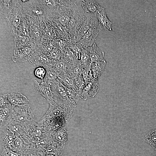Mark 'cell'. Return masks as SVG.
I'll list each match as a JSON object with an SVG mask.
<instances>
[{
  "mask_svg": "<svg viewBox=\"0 0 156 156\" xmlns=\"http://www.w3.org/2000/svg\"><path fill=\"white\" fill-rule=\"evenodd\" d=\"M54 98L46 113L38 124L43 132L51 133L66 124L72 117L75 107L61 100Z\"/></svg>",
  "mask_w": 156,
  "mask_h": 156,
  "instance_id": "cell-1",
  "label": "cell"
},
{
  "mask_svg": "<svg viewBox=\"0 0 156 156\" xmlns=\"http://www.w3.org/2000/svg\"><path fill=\"white\" fill-rule=\"evenodd\" d=\"M22 11L30 19H34L38 23L48 18L47 12L38 0H28L23 3Z\"/></svg>",
  "mask_w": 156,
  "mask_h": 156,
  "instance_id": "cell-2",
  "label": "cell"
},
{
  "mask_svg": "<svg viewBox=\"0 0 156 156\" xmlns=\"http://www.w3.org/2000/svg\"><path fill=\"white\" fill-rule=\"evenodd\" d=\"M23 3L22 0H16L14 9L6 18L10 34L14 36L18 35L23 23V14L22 6Z\"/></svg>",
  "mask_w": 156,
  "mask_h": 156,
  "instance_id": "cell-3",
  "label": "cell"
},
{
  "mask_svg": "<svg viewBox=\"0 0 156 156\" xmlns=\"http://www.w3.org/2000/svg\"><path fill=\"white\" fill-rule=\"evenodd\" d=\"M23 137L31 144L34 143L43 136V132L40 126L33 120L23 123Z\"/></svg>",
  "mask_w": 156,
  "mask_h": 156,
  "instance_id": "cell-4",
  "label": "cell"
},
{
  "mask_svg": "<svg viewBox=\"0 0 156 156\" xmlns=\"http://www.w3.org/2000/svg\"><path fill=\"white\" fill-rule=\"evenodd\" d=\"M96 16L92 17L89 29L78 43L83 47L92 45L99 33L103 29Z\"/></svg>",
  "mask_w": 156,
  "mask_h": 156,
  "instance_id": "cell-5",
  "label": "cell"
},
{
  "mask_svg": "<svg viewBox=\"0 0 156 156\" xmlns=\"http://www.w3.org/2000/svg\"><path fill=\"white\" fill-rule=\"evenodd\" d=\"M86 18V15L81 4L73 9V14L67 26L72 39L75 35L79 27Z\"/></svg>",
  "mask_w": 156,
  "mask_h": 156,
  "instance_id": "cell-6",
  "label": "cell"
},
{
  "mask_svg": "<svg viewBox=\"0 0 156 156\" xmlns=\"http://www.w3.org/2000/svg\"><path fill=\"white\" fill-rule=\"evenodd\" d=\"M28 60L31 64L37 67L47 65L53 66L56 62L44 53L38 47L33 51Z\"/></svg>",
  "mask_w": 156,
  "mask_h": 156,
  "instance_id": "cell-7",
  "label": "cell"
},
{
  "mask_svg": "<svg viewBox=\"0 0 156 156\" xmlns=\"http://www.w3.org/2000/svg\"><path fill=\"white\" fill-rule=\"evenodd\" d=\"M13 121L23 123L28 121L33 120L34 115L29 104L15 107L12 113Z\"/></svg>",
  "mask_w": 156,
  "mask_h": 156,
  "instance_id": "cell-8",
  "label": "cell"
},
{
  "mask_svg": "<svg viewBox=\"0 0 156 156\" xmlns=\"http://www.w3.org/2000/svg\"><path fill=\"white\" fill-rule=\"evenodd\" d=\"M73 8L60 7L49 15L48 18L50 17L57 24L67 26L73 14Z\"/></svg>",
  "mask_w": 156,
  "mask_h": 156,
  "instance_id": "cell-9",
  "label": "cell"
},
{
  "mask_svg": "<svg viewBox=\"0 0 156 156\" xmlns=\"http://www.w3.org/2000/svg\"><path fill=\"white\" fill-rule=\"evenodd\" d=\"M36 47V44L33 42L30 45L14 47L12 60L15 62H24L28 60L32 51Z\"/></svg>",
  "mask_w": 156,
  "mask_h": 156,
  "instance_id": "cell-10",
  "label": "cell"
},
{
  "mask_svg": "<svg viewBox=\"0 0 156 156\" xmlns=\"http://www.w3.org/2000/svg\"><path fill=\"white\" fill-rule=\"evenodd\" d=\"M13 107L10 103L0 105V130L5 129L8 125L13 121L12 113Z\"/></svg>",
  "mask_w": 156,
  "mask_h": 156,
  "instance_id": "cell-11",
  "label": "cell"
},
{
  "mask_svg": "<svg viewBox=\"0 0 156 156\" xmlns=\"http://www.w3.org/2000/svg\"><path fill=\"white\" fill-rule=\"evenodd\" d=\"M36 90L45 99L49 104L54 101L53 94L51 84L45 82H38L37 80L34 81Z\"/></svg>",
  "mask_w": 156,
  "mask_h": 156,
  "instance_id": "cell-12",
  "label": "cell"
},
{
  "mask_svg": "<svg viewBox=\"0 0 156 156\" xmlns=\"http://www.w3.org/2000/svg\"><path fill=\"white\" fill-rule=\"evenodd\" d=\"M53 142L50 133H44L43 136L40 139L31 144L30 150L39 153L46 150Z\"/></svg>",
  "mask_w": 156,
  "mask_h": 156,
  "instance_id": "cell-13",
  "label": "cell"
},
{
  "mask_svg": "<svg viewBox=\"0 0 156 156\" xmlns=\"http://www.w3.org/2000/svg\"><path fill=\"white\" fill-rule=\"evenodd\" d=\"M81 6L86 15L96 16L104 9L94 0H81Z\"/></svg>",
  "mask_w": 156,
  "mask_h": 156,
  "instance_id": "cell-14",
  "label": "cell"
},
{
  "mask_svg": "<svg viewBox=\"0 0 156 156\" xmlns=\"http://www.w3.org/2000/svg\"><path fill=\"white\" fill-rule=\"evenodd\" d=\"M31 144L23 137L16 138L12 150L24 155L30 150Z\"/></svg>",
  "mask_w": 156,
  "mask_h": 156,
  "instance_id": "cell-15",
  "label": "cell"
},
{
  "mask_svg": "<svg viewBox=\"0 0 156 156\" xmlns=\"http://www.w3.org/2000/svg\"><path fill=\"white\" fill-rule=\"evenodd\" d=\"M47 12L48 16L61 6L65 7V0H38Z\"/></svg>",
  "mask_w": 156,
  "mask_h": 156,
  "instance_id": "cell-16",
  "label": "cell"
},
{
  "mask_svg": "<svg viewBox=\"0 0 156 156\" xmlns=\"http://www.w3.org/2000/svg\"><path fill=\"white\" fill-rule=\"evenodd\" d=\"M8 99L13 108L16 106L28 105L29 101L25 96L19 92L8 93Z\"/></svg>",
  "mask_w": 156,
  "mask_h": 156,
  "instance_id": "cell-17",
  "label": "cell"
},
{
  "mask_svg": "<svg viewBox=\"0 0 156 156\" xmlns=\"http://www.w3.org/2000/svg\"><path fill=\"white\" fill-rule=\"evenodd\" d=\"M64 148L61 144L53 141L46 150L39 153L41 156H60Z\"/></svg>",
  "mask_w": 156,
  "mask_h": 156,
  "instance_id": "cell-18",
  "label": "cell"
},
{
  "mask_svg": "<svg viewBox=\"0 0 156 156\" xmlns=\"http://www.w3.org/2000/svg\"><path fill=\"white\" fill-rule=\"evenodd\" d=\"M16 0H0V14L1 17L6 18L14 9Z\"/></svg>",
  "mask_w": 156,
  "mask_h": 156,
  "instance_id": "cell-19",
  "label": "cell"
},
{
  "mask_svg": "<svg viewBox=\"0 0 156 156\" xmlns=\"http://www.w3.org/2000/svg\"><path fill=\"white\" fill-rule=\"evenodd\" d=\"M86 15L85 19L79 27L73 38V40L77 43L86 34L90 27L91 18L93 16Z\"/></svg>",
  "mask_w": 156,
  "mask_h": 156,
  "instance_id": "cell-20",
  "label": "cell"
},
{
  "mask_svg": "<svg viewBox=\"0 0 156 156\" xmlns=\"http://www.w3.org/2000/svg\"><path fill=\"white\" fill-rule=\"evenodd\" d=\"M84 47L88 53L91 62L103 60L104 53L94 42L91 46Z\"/></svg>",
  "mask_w": 156,
  "mask_h": 156,
  "instance_id": "cell-21",
  "label": "cell"
},
{
  "mask_svg": "<svg viewBox=\"0 0 156 156\" xmlns=\"http://www.w3.org/2000/svg\"><path fill=\"white\" fill-rule=\"evenodd\" d=\"M68 132L65 127H63L50 134L53 141L58 142L64 147L67 139Z\"/></svg>",
  "mask_w": 156,
  "mask_h": 156,
  "instance_id": "cell-22",
  "label": "cell"
},
{
  "mask_svg": "<svg viewBox=\"0 0 156 156\" xmlns=\"http://www.w3.org/2000/svg\"><path fill=\"white\" fill-rule=\"evenodd\" d=\"M1 139L3 147L12 150L15 137L13 134L7 128L2 131Z\"/></svg>",
  "mask_w": 156,
  "mask_h": 156,
  "instance_id": "cell-23",
  "label": "cell"
},
{
  "mask_svg": "<svg viewBox=\"0 0 156 156\" xmlns=\"http://www.w3.org/2000/svg\"><path fill=\"white\" fill-rule=\"evenodd\" d=\"M70 64L65 60L63 57L58 61L56 62L55 64L52 66L55 70L60 75L67 74Z\"/></svg>",
  "mask_w": 156,
  "mask_h": 156,
  "instance_id": "cell-24",
  "label": "cell"
},
{
  "mask_svg": "<svg viewBox=\"0 0 156 156\" xmlns=\"http://www.w3.org/2000/svg\"><path fill=\"white\" fill-rule=\"evenodd\" d=\"M96 17L103 29L108 31H112L111 26L112 23L108 18L105 9L98 13Z\"/></svg>",
  "mask_w": 156,
  "mask_h": 156,
  "instance_id": "cell-25",
  "label": "cell"
},
{
  "mask_svg": "<svg viewBox=\"0 0 156 156\" xmlns=\"http://www.w3.org/2000/svg\"><path fill=\"white\" fill-rule=\"evenodd\" d=\"M6 128L13 134L15 138L23 137L24 129L23 123L12 121L8 125Z\"/></svg>",
  "mask_w": 156,
  "mask_h": 156,
  "instance_id": "cell-26",
  "label": "cell"
},
{
  "mask_svg": "<svg viewBox=\"0 0 156 156\" xmlns=\"http://www.w3.org/2000/svg\"><path fill=\"white\" fill-rule=\"evenodd\" d=\"M106 64L105 60H103L91 62L89 67L94 77L95 78L99 76L102 70H103Z\"/></svg>",
  "mask_w": 156,
  "mask_h": 156,
  "instance_id": "cell-27",
  "label": "cell"
},
{
  "mask_svg": "<svg viewBox=\"0 0 156 156\" xmlns=\"http://www.w3.org/2000/svg\"><path fill=\"white\" fill-rule=\"evenodd\" d=\"M42 35V33L39 26L36 23L32 24L29 30V36L32 41L37 44L38 40H40Z\"/></svg>",
  "mask_w": 156,
  "mask_h": 156,
  "instance_id": "cell-28",
  "label": "cell"
},
{
  "mask_svg": "<svg viewBox=\"0 0 156 156\" xmlns=\"http://www.w3.org/2000/svg\"><path fill=\"white\" fill-rule=\"evenodd\" d=\"M43 67L46 70V73L43 82L50 83L58 78L59 75L55 70L52 66L47 65Z\"/></svg>",
  "mask_w": 156,
  "mask_h": 156,
  "instance_id": "cell-29",
  "label": "cell"
},
{
  "mask_svg": "<svg viewBox=\"0 0 156 156\" xmlns=\"http://www.w3.org/2000/svg\"><path fill=\"white\" fill-rule=\"evenodd\" d=\"M80 63L85 67H89L91 62L87 50L83 47L81 53Z\"/></svg>",
  "mask_w": 156,
  "mask_h": 156,
  "instance_id": "cell-30",
  "label": "cell"
},
{
  "mask_svg": "<svg viewBox=\"0 0 156 156\" xmlns=\"http://www.w3.org/2000/svg\"><path fill=\"white\" fill-rule=\"evenodd\" d=\"M143 140L146 143L150 144L156 142V128L152 129L144 135Z\"/></svg>",
  "mask_w": 156,
  "mask_h": 156,
  "instance_id": "cell-31",
  "label": "cell"
},
{
  "mask_svg": "<svg viewBox=\"0 0 156 156\" xmlns=\"http://www.w3.org/2000/svg\"><path fill=\"white\" fill-rule=\"evenodd\" d=\"M46 73V70L43 66L37 67L34 71L35 76L38 78L40 79L42 82Z\"/></svg>",
  "mask_w": 156,
  "mask_h": 156,
  "instance_id": "cell-32",
  "label": "cell"
},
{
  "mask_svg": "<svg viewBox=\"0 0 156 156\" xmlns=\"http://www.w3.org/2000/svg\"><path fill=\"white\" fill-rule=\"evenodd\" d=\"M48 56L56 61H59L63 57L62 53L57 49H54L49 53Z\"/></svg>",
  "mask_w": 156,
  "mask_h": 156,
  "instance_id": "cell-33",
  "label": "cell"
},
{
  "mask_svg": "<svg viewBox=\"0 0 156 156\" xmlns=\"http://www.w3.org/2000/svg\"><path fill=\"white\" fill-rule=\"evenodd\" d=\"M24 155L3 147V150L1 153V156H24Z\"/></svg>",
  "mask_w": 156,
  "mask_h": 156,
  "instance_id": "cell-34",
  "label": "cell"
},
{
  "mask_svg": "<svg viewBox=\"0 0 156 156\" xmlns=\"http://www.w3.org/2000/svg\"><path fill=\"white\" fill-rule=\"evenodd\" d=\"M0 100V105L10 103L8 99V93L1 94Z\"/></svg>",
  "mask_w": 156,
  "mask_h": 156,
  "instance_id": "cell-35",
  "label": "cell"
},
{
  "mask_svg": "<svg viewBox=\"0 0 156 156\" xmlns=\"http://www.w3.org/2000/svg\"><path fill=\"white\" fill-rule=\"evenodd\" d=\"M24 156H41L39 153L30 150L24 155Z\"/></svg>",
  "mask_w": 156,
  "mask_h": 156,
  "instance_id": "cell-36",
  "label": "cell"
},
{
  "mask_svg": "<svg viewBox=\"0 0 156 156\" xmlns=\"http://www.w3.org/2000/svg\"><path fill=\"white\" fill-rule=\"evenodd\" d=\"M150 145L154 150H156V142L151 143L150 144Z\"/></svg>",
  "mask_w": 156,
  "mask_h": 156,
  "instance_id": "cell-37",
  "label": "cell"
}]
</instances>
